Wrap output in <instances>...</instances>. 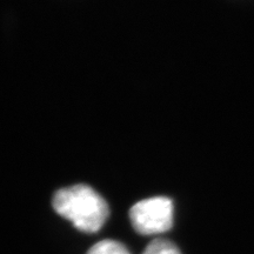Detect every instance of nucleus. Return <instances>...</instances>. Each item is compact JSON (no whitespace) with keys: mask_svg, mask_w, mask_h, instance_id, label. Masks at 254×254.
I'll use <instances>...</instances> for the list:
<instances>
[{"mask_svg":"<svg viewBox=\"0 0 254 254\" xmlns=\"http://www.w3.org/2000/svg\"><path fill=\"white\" fill-rule=\"evenodd\" d=\"M52 205L63 218L68 219L84 233H95L110 215L106 200L92 187L79 184L57 190Z\"/></svg>","mask_w":254,"mask_h":254,"instance_id":"1","label":"nucleus"},{"mask_svg":"<svg viewBox=\"0 0 254 254\" xmlns=\"http://www.w3.org/2000/svg\"><path fill=\"white\" fill-rule=\"evenodd\" d=\"M173 202L166 196H155L136 202L129 209V220L136 233L158 236L173 225Z\"/></svg>","mask_w":254,"mask_h":254,"instance_id":"2","label":"nucleus"},{"mask_svg":"<svg viewBox=\"0 0 254 254\" xmlns=\"http://www.w3.org/2000/svg\"><path fill=\"white\" fill-rule=\"evenodd\" d=\"M86 254H129V252L119 241L103 240L92 246Z\"/></svg>","mask_w":254,"mask_h":254,"instance_id":"3","label":"nucleus"},{"mask_svg":"<svg viewBox=\"0 0 254 254\" xmlns=\"http://www.w3.org/2000/svg\"><path fill=\"white\" fill-rule=\"evenodd\" d=\"M142 254H182L176 244L167 239H154L148 244Z\"/></svg>","mask_w":254,"mask_h":254,"instance_id":"4","label":"nucleus"}]
</instances>
